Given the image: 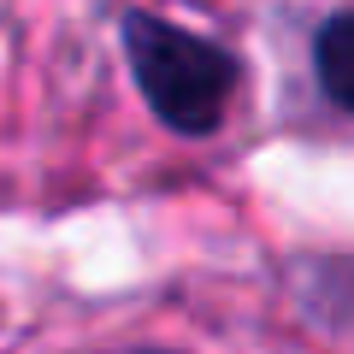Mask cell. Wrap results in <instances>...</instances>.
I'll return each instance as SVG.
<instances>
[{"instance_id":"2","label":"cell","mask_w":354,"mask_h":354,"mask_svg":"<svg viewBox=\"0 0 354 354\" xmlns=\"http://www.w3.org/2000/svg\"><path fill=\"white\" fill-rule=\"evenodd\" d=\"M313 65H319L325 95L354 113V12L325 18V30H319V41H313Z\"/></svg>"},{"instance_id":"3","label":"cell","mask_w":354,"mask_h":354,"mask_svg":"<svg viewBox=\"0 0 354 354\" xmlns=\"http://www.w3.org/2000/svg\"><path fill=\"white\" fill-rule=\"evenodd\" d=\"M130 354H153V348H130Z\"/></svg>"},{"instance_id":"1","label":"cell","mask_w":354,"mask_h":354,"mask_svg":"<svg viewBox=\"0 0 354 354\" xmlns=\"http://www.w3.org/2000/svg\"><path fill=\"white\" fill-rule=\"evenodd\" d=\"M124 53H130V71H136V88L160 113V124H171L177 136L218 130L230 95H236V59L218 41L195 36V30L171 24V18L130 12Z\"/></svg>"}]
</instances>
